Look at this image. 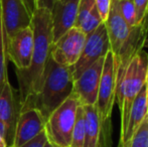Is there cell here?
Instances as JSON below:
<instances>
[{
    "mask_svg": "<svg viewBox=\"0 0 148 147\" xmlns=\"http://www.w3.org/2000/svg\"><path fill=\"white\" fill-rule=\"evenodd\" d=\"M31 27L33 30V51L30 65L25 70L15 69L20 106L29 95L37 94L42 85L45 65L53 42L51 10L37 8L31 17Z\"/></svg>",
    "mask_w": 148,
    "mask_h": 147,
    "instance_id": "obj_1",
    "label": "cell"
},
{
    "mask_svg": "<svg viewBox=\"0 0 148 147\" xmlns=\"http://www.w3.org/2000/svg\"><path fill=\"white\" fill-rule=\"evenodd\" d=\"M74 89V77L71 67L56 63L49 55L45 65L43 81L37 94L29 95L21 105L20 112L27 109H37L45 120L62 104Z\"/></svg>",
    "mask_w": 148,
    "mask_h": 147,
    "instance_id": "obj_2",
    "label": "cell"
},
{
    "mask_svg": "<svg viewBox=\"0 0 148 147\" xmlns=\"http://www.w3.org/2000/svg\"><path fill=\"white\" fill-rule=\"evenodd\" d=\"M148 65V55L141 51L131 59L125 71L122 81L116 88V99L121 113V133L123 138L127 128L129 114L133 101L143 86L146 85V71Z\"/></svg>",
    "mask_w": 148,
    "mask_h": 147,
    "instance_id": "obj_3",
    "label": "cell"
},
{
    "mask_svg": "<svg viewBox=\"0 0 148 147\" xmlns=\"http://www.w3.org/2000/svg\"><path fill=\"white\" fill-rule=\"evenodd\" d=\"M80 105L79 99L73 93L45 120V132L47 142L53 147H71L77 110Z\"/></svg>",
    "mask_w": 148,
    "mask_h": 147,
    "instance_id": "obj_4",
    "label": "cell"
},
{
    "mask_svg": "<svg viewBox=\"0 0 148 147\" xmlns=\"http://www.w3.org/2000/svg\"><path fill=\"white\" fill-rule=\"evenodd\" d=\"M116 77H117L116 59L113 53L109 51L104 59L103 72L98 90L97 101L95 104L102 126L108 132H112L111 116L116 100V88H117Z\"/></svg>",
    "mask_w": 148,
    "mask_h": 147,
    "instance_id": "obj_5",
    "label": "cell"
},
{
    "mask_svg": "<svg viewBox=\"0 0 148 147\" xmlns=\"http://www.w3.org/2000/svg\"><path fill=\"white\" fill-rule=\"evenodd\" d=\"M109 51L110 42L106 30V25L104 22H102L93 32L87 34L86 42L80 59L73 67H71L74 81L79 78V76L95 62H97L101 57H105Z\"/></svg>",
    "mask_w": 148,
    "mask_h": 147,
    "instance_id": "obj_6",
    "label": "cell"
},
{
    "mask_svg": "<svg viewBox=\"0 0 148 147\" xmlns=\"http://www.w3.org/2000/svg\"><path fill=\"white\" fill-rule=\"evenodd\" d=\"M87 36L74 26L51 44V57L60 66L73 67L80 59Z\"/></svg>",
    "mask_w": 148,
    "mask_h": 147,
    "instance_id": "obj_7",
    "label": "cell"
},
{
    "mask_svg": "<svg viewBox=\"0 0 148 147\" xmlns=\"http://www.w3.org/2000/svg\"><path fill=\"white\" fill-rule=\"evenodd\" d=\"M4 43L16 32L31 26V15L22 0H0Z\"/></svg>",
    "mask_w": 148,
    "mask_h": 147,
    "instance_id": "obj_8",
    "label": "cell"
},
{
    "mask_svg": "<svg viewBox=\"0 0 148 147\" xmlns=\"http://www.w3.org/2000/svg\"><path fill=\"white\" fill-rule=\"evenodd\" d=\"M6 59L12 62L17 70H25L29 67L33 51V30L26 27L16 32L4 43Z\"/></svg>",
    "mask_w": 148,
    "mask_h": 147,
    "instance_id": "obj_9",
    "label": "cell"
},
{
    "mask_svg": "<svg viewBox=\"0 0 148 147\" xmlns=\"http://www.w3.org/2000/svg\"><path fill=\"white\" fill-rule=\"evenodd\" d=\"M19 96H16V91L11 86L8 78L5 80L3 88L0 91V120L6 126V144L12 147L15 134L16 124L20 115Z\"/></svg>",
    "mask_w": 148,
    "mask_h": 147,
    "instance_id": "obj_10",
    "label": "cell"
},
{
    "mask_svg": "<svg viewBox=\"0 0 148 147\" xmlns=\"http://www.w3.org/2000/svg\"><path fill=\"white\" fill-rule=\"evenodd\" d=\"M104 59L105 57H101L95 62L74 81L73 93L76 95L83 106L96 104L103 72Z\"/></svg>",
    "mask_w": 148,
    "mask_h": 147,
    "instance_id": "obj_11",
    "label": "cell"
},
{
    "mask_svg": "<svg viewBox=\"0 0 148 147\" xmlns=\"http://www.w3.org/2000/svg\"><path fill=\"white\" fill-rule=\"evenodd\" d=\"M78 8L79 0L56 1L51 10L53 42H56L60 37L76 25Z\"/></svg>",
    "mask_w": 148,
    "mask_h": 147,
    "instance_id": "obj_12",
    "label": "cell"
},
{
    "mask_svg": "<svg viewBox=\"0 0 148 147\" xmlns=\"http://www.w3.org/2000/svg\"><path fill=\"white\" fill-rule=\"evenodd\" d=\"M45 118L37 109L32 108L20 112L12 147H20L36 137L45 130Z\"/></svg>",
    "mask_w": 148,
    "mask_h": 147,
    "instance_id": "obj_13",
    "label": "cell"
},
{
    "mask_svg": "<svg viewBox=\"0 0 148 147\" xmlns=\"http://www.w3.org/2000/svg\"><path fill=\"white\" fill-rule=\"evenodd\" d=\"M108 38L110 42V51L117 55L121 47L128 39L133 26H129L122 17L119 10L118 0H112L111 8L105 22Z\"/></svg>",
    "mask_w": 148,
    "mask_h": 147,
    "instance_id": "obj_14",
    "label": "cell"
},
{
    "mask_svg": "<svg viewBox=\"0 0 148 147\" xmlns=\"http://www.w3.org/2000/svg\"><path fill=\"white\" fill-rule=\"evenodd\" d=\"M86 117V135L83 147H111L112 132L103 128L95 105L83 106Z\"/></svg>",
    "mask_w": 148,
    "mask_h": 147,
    "instance_id": "obj_15",
    "label": "cell"
},
{
    "mask_svg": "<svg viewBox=\"0 0 148 147\" xmlns=\"http://www.w3.org/2000/svg\"><path fill=\"white\" fill-rule=\"evenodd\" d=\"M146 85L143 86L136 98L133 101L130 114H129L126 131H125L123 138L120 139L119 143H128L146 117Z\"/></svg>",
    "mask_w": 148,
    "mask_h": 147,
    "instance_id": "obj_16",
    "label": "cell"
},
{
    "mask_svg": "<svg viewBox=\"0 0 148 147\" xmlns=\"http://www.w3.org/2000/svg\"><path fill=\"white\" fill-rule=\"evenodd\" d=\"M102 23L101 17L96 7L95 0H79L78 16L76 27H79L85 34L93 32Z\"/></svg>",
    "mask_w": 148,
    "mask_h": 147,
    "instance_id": "obj_17",
    "label": "cell"
},
{
    "mask_svg": "<svg viewBox=\"0 0 148 147\" xmlns=\"http://www.w3.org/2000/svg\"><path fill=\"white\" fill-rule=\"evenodd\" d=\"M86 135V117L83 105H80L77 110V117L72 133L71 147H83Z\"/></svg>",
    "mask_w": 148,
    "mask_h": 147,
    "instance_id": "obj_18",
    "label": "cell"
},
{
    "mask_svg": "<svg viewBox=\"0 0 148 147\" xmlns=\"http://www.w3.org/2000/svg\"><path fill=\"white\" fill-rule=\"evenodd\" d=\"M118 6L121 15L129 26H135L138 24L136 8H135L133 0L118 1Z\"/></svg>",
    "mask_w": 148,
    "mask_h": 147,
    "instance_id": "obj_19",
    "label": "cell"
},
{
    "mask_svg": "<svg viewBox=\"0 0 148 147\" xmlns=\"http://www.w3.org/2000/svg\"><path fill=\"white\" fill-rule=\"evenodd\" d=\"M128 147H148V119L145 117L142 124L138 128L130 141L127 143Z\"/></svg>",
    "mask_w": 148,
    "mask_h": 147,
    "instance_id": "obj_20",
    "label": "cell"
},
{
    "mask_svg": "<svg viewBox=\"0 0 148 147\" xmlns=\"http://www.w3.org/2000/svg\"><path fill=\"white\" fill-rule=\"evenodd\" d=\"M6 55L4 49V38H3V28H2L1 14H0V91L3 88L5 80L7 79L6 73Z\"/></svg>",
    "mask_w": 148,
    "mask_h": 147,
    "instance_id": "obj_21",
    "label": "cell"
},
{
    "mask_svg": "<svg viewBox=\"0 0 148 147\" xmlns=\"http://www.w3.org/2000/svg\"><path fill=\"white\" fill-rule=\"evenodd\" d=\"M111 2L112 0H95L96 7L98 9L102 22H105L107 20L108 14L111 8Z\"/></svg>",
    "mask_w": 148,
    "mask_h": 147,
    "instance_id": "obj_22",
    "label": "cell"
},
{
    "mask_svg": "<svg viewBox=\"0 0 148 147\" xmlns=\"http://www.w3.org/2000/svg\"><path fill=\"white\" fill-rule=\"evenodd\" d=\"M137 12L138 24L148 15V0H133Z\"/></svg>",
    "mask_w": 148,
    "mask_h": 147,
    "instance_id": "obj_23",
    "label": "cell"
},
{
    "mask_svg": "<svg viewBox=\"0 0 148 147\" xmlns=\"http://www.w3.org/2000/svg\"><path fill=\"white\" fill-rule=\"evenodd\" d=\"M47 143V135H45V132L43 130L36 137H34L30 141L26 142L25 144H23V145L20 147H45Z\"/></svg>",
    "mask_w": 148,
    "mask_h": 147,
    "instance_id": "obj_24",
    "label": "cell"
},
{
    "mask_svg": "<svg viewBox=\"0 0 148 147\" xmlns=\"http://www.w3.org/2000/svg\"><path fill=\"white\" fill-rule=\"evenodd\" d=\"M22 2L25 5L27 11L29 12V14L32 17L33 13L36 11V9L38 8V5H37V0H22Z\"/></svg>",
    "mask_w": 148,
    "mask_h": 147,
    "instance_id": "obj_25",
    "label": "cell"
},
{
    "mask_svg": "<svg viewBox=\"0 0 148 147\" xmlns=\"http://www.w3.org/2000/svg\"><path fill=\"white\" fill-rule=\"evenodd\" d=\"M56 1L57 0H37V5H38V7L47 8L49 10H51Z\"/></svg>",
    "mask_w": 148,
    "mask_h": 147,
    "instance_id": "obj_26",
    "label": "cell"
},
{
    "mask_svg": "<svg viewBox=\"0 0 148 147\" xmlns=\"http://www.w3.org/2000/svg\"><path fill=\"white\" fill-rule=\"evenodd\" d=\"M0 135H1L4 139H6V126L1 120H0Z\"/></svg>",
    "mask_w": 148,
    "mask_h": 147,
    "instance_id": "obj_27",
    "label": "cell"
},
{
    "mask_svg": "<svg viewBox=\"0 0 148 147\" xmlns=\"http://www.w3.org/2000/svg\"><path fill=\"white\" fill-rule=\"evenodd\" d=\"M0 147H7V144L5 142V139L0 135Z\"/></svg>",
    "mask_w": 148,
    "mask_h": 147,
    "instance_id": "obj_28",
    "label": "cell"
},
{
    "mask_svg": "<svg viewBox=\"0 0 148 147\" xmlns=\"http://www.w3.org/2000/svg\"><path fill=\"white\" fill-rule=\"evenodd\" d=\"M146 87V117L148 119V86Z\"/></svg>",
    "mask_w": 148,
    "mask_h": 147,
    "instance_id": "obj_29",
    "label": "cell"
},
{
    "mask_svg": "<svg viewBox=\"0 0 148 147\" xmlns=\"http://www.w3.org/2000/svg\"><path fill=\"white\" fill-rule=\"evenodd\" d=\"M146 86H148V65H147V71H146Z\"/></svg>",
    "mask_w": 148,
    "mask_h": 147,
    "instance_id": "obj_30",
    "label": "cell"
},
{
    "mask_svg": "<svg viewBox=\"0 0 148 147\" xmlns=\"http://www.w3.org/2000/svg\"><path fill=\"white\" fill-rule=\"evenodd\" d=\"M45 147H53V146H51V144H49V142H47V144H45Z\"/></svg>",
    "mask_w": 148,
    "mask_h": 147,
    "instance_id": "obj_31",
    "label": "cell"
},
{
    "mask_svg": "<svg viewBox=\"0 0 148 147\" xmlns=\"http://www.w3.org/2000/svg\"><path fill=\"white\" fill-rule=\"evenodd\" d=\"M118 147H124V145H123L122 143H119V145H118Z\"/></svg>",
    "mask_w": 148,
    "mask_h": 147,
    "instance_id": "obj_32",
    "label": "cell"
},
{
    "mask_svg": "<svg viewBox=\"0 0 148 147\" xmlns=\"http://www.w3.org/2000/svg\"><path fill=\"white\" fill-rule=\"evenodd\" d=\"M123 145H124V147H128V145H127V144H123Z\"/></svg>",
    "mask_w": 148,
    "mask_h": 147,
    "instance_id": "obj_33",
    "label": "cell"
},
{
    "mask_svg": "<svg viewBox=\"0 0 148 147\" xmlns=\"http://www.w3.org/2000/svg\"><path fill=\"white\" fill-rule=\"evenodd\" d=\"M118 1H123V0H118Z\"/></svg>",
    "mask_w": 148,
    "mask_h": 147,
    "instance_id": "obj_34",
    "label": "cell"
},
{
    "mask_svg": "<svg viewBox=\"0 0 148 147\" xmlns=\"http://www.w3.org/2000/svg\"><path fill=\"white\" fill-rule=\"evenodd\" d=\"M62 1H66V0H62Z\"/></svg>",
    "mask_w": 148,
    "mask_h": 147,
    "instance_id": "obj_35",
    "label": "cell"
}]
</instances>
